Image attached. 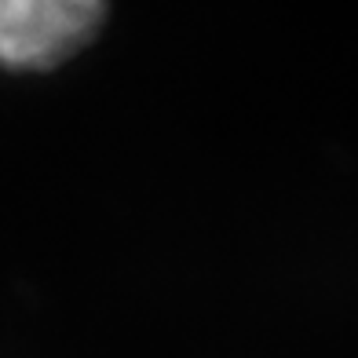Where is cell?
Wrapping results in <instances>:
<instances>
[{"mask_svg": "<svg viewBox=\"0 0 358 358\" xmlns=\"http://www.w3.org/2000/svg\"><path fill=\"white\" fill-rule=\"evenodd\" d=\"M106 0H0V62L55 70L95 41Z\"/></svg>", "mask_w": 358, "mask_h": 358, "instance_id": "6da1fadb", "label": "cell"}]
</instances>
